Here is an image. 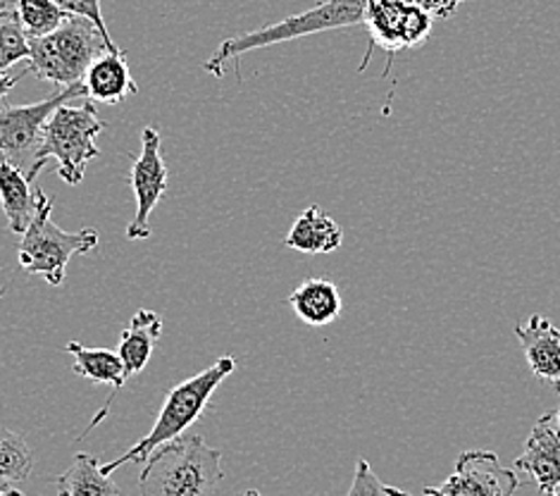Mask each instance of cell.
I'll list each match as a JSON object with an SVG mask.
<instances>
[{
    "label": "cell",
    "instance_id": "cell-1",
    "mask_svg": "<svg viewBox=\"0 0 560 496\" xmlns=\"http://www.w3.org/2000/svg\"><path fill=\"white\" fill-rule=\"evenodd\" d=\"M234 368H236L234 356H222L203 372H198L194 378L172 387L165 396L163 408L158 413L153 430L145 437H141L137 445L119 455V459L103 463L101 473L110 477L117 468H122L125 463H145L155 449L184 437V432L189 430L198 418H201L203 411L210 404L212 394H215V389L230 378Z\"/></svg>",
    "mask_w": 560,
    "mask_h": 496
},
{
    "label": "cell",
    "instance_id": "cell-2",
    "mask_svg": "<svg viewBox=\"0 0 560 496\" xmlns=\"http://www.w3.org/2000/svg\"><path fill=\"white\" fill-rule=\"evenodd\" d=\"M222 453L203 437H179L160 447L145 461L141 496H215L222 482Z\"/></svg>",
    "mask_w": 560,
    "mask_h": 496
},
{
    "label": "cell",
    "instance_id": "cell-3",
    "mask_svg": "<svg viewBox=\"0 0 560 496\" xmlns=\"http://www.w3.org/2000/svg\"><path fill=\"white\" fill-rule=\"evenodd\" d=\"M103 129L105 123L89 99L79 105L62 103L44 125L42 141H38L26 180L34 182L48 160H56L58 174L65 184H82L86 165L101 153L96 139Z\"/></svg>",
    "mask_w": 560,
    "mask_h": 496
},
{
    "label": "cell",
    "instance_id": "cell-4",
    "mask_svg": "<svg viewBox=\"0 0 560 496\" xmlns=\"http://www.w3.org/2000/svg\"><path fill=\"white\" fill-rule=\"evenodd\" d=\"M105 50L119 48L117 44L108 42L98 32V26L86 18L70 15L56 32L32 38L24 74L50 82L56 89L82 84L91 62L103 56Z\"/></svg>",
    "mask_w": 560,
    "mask_h": 496
},
{
    "label": "cell",
    "instance_id": "cell-5",
    "mask_svg": "<svg viewBox=\"0 0 560 496\" xmlns=\"http://www.w3.org/2000/svg\"><path fill=\"white\" fill-rule=\"evenodd\" d=\"M365 5H368V0H323V3L301 12V15H293L282 22L268 24L258 32H248V34H238L234 38H226V42H222L215 48V53H212V56L203 62V70L212 77H224V65L230 60H238L250 50L293 42V38H301L308 34H319V32L343 30V26L363 24Z\"/></svg>",
    "mask_w": 560,
    "mask_h": 496
},
{
    "label": "cell",
    "instance_id": "cell-6",
    "mask_svg": "<svg viewBox=\"0 0 560 496\" xmlns=\"http://www.w3.org/2000/svg\"><path fill=\"white\" fill-rule=\"evenodd\" d=\"M50 198L36 212L32 224L22 234L18 261L26 275L44 277L50 287H60L68 275V263L72 256H84L98 249V232L84 227L79 232H65L50 220Z\"/></svg>",
    "mask_w": 560,
    "mask_h": 496
},
{
    "label": "cell",
    "instance_id": "cell-7",
    "mask_svg": "<svg viewBox=\"0 0 560 496\" xmlns=\"http://www.w3.org/2000/svg\"><path fill=\"white\" fill-rule=\"evenodd\" d=\"M434 18L422 5L412 0H368L363 12V24L370 36L365 58L360 62V72L365 70L372 53L377 48L386 56L418 48L432 34Z\"/></svg>",
    "mask_w": 560,
    "mask_h": 496
},
{
    "label": "cell",
    "instance_id": "cell-8",
    "mask_svg": "<svg viewBox=\"0 0 560 496\" xmlns=\"http://www.w3.org/2000/svg\"><path fill=\"white\" fill-rule=\"evenodd\" d=\"M74 96H84L82 84L56 89L48 99L38 103L0 105V155L24 170V174L30 172L48 117Z\"/></svg>",
    "mask_w": 560,
    "mask_h": 496
},
{
    "label": "cell",
    "instance_id": "cell-9",
    "mask_svg": "<svg viewBox=\"0 0 560 496\" xmlns=\"http://www.w3.org/2000/svg\"><path fill=\"white\" fill-rule=\"evenodd\" d=\"M523 485L517 473L503 468L493 451H465L444 485L427 487L424 496H513Z\"/></svg>",
    "mask_w": 560,
    "mask_h": 496
},
{
    "label": "cell",
    "instance_id": "cell-10",
    "mask_svg": "<svg viewBox=\"0 0 560 496\" xmlns=\"http://www.w3.org/2000/svg\"><path fill=\"white\" fill-rule=\"evenodd\" d=\"M170 170L160 153V131L145 127L141 134V153L131 165V192L137 196L135 220L127 227V239H149L151 237V212L167 192Z\"/></svg>",
    "mask_w": 560,
    "mask_h": 496
},
{
    "label": "cell",
    "instance_id": "cell-11",
    "mask_svg": "<svg viewBox=\"0 0 560 496\" xmlns=\"http://www.w3.org/2000/svg\"><path fill=\"white\" fill-rule=\"evenodd\" d=\"M515 471L527 473L541 494L560 487V427L546 413L529 432L525 451L515 459Z\"/></svg>",
    "mask_w": 560,
    "mask_h": 496
},
{
    "label": "cell",
    "instance_id": "cell-12",
    "mask_svg": "<svg viewBox=\"0 0 560 496\" xmlns=\"http://www.w3.org/2000/svg\"><path fill=\"white\" fill-rule=\"evenodd\" d=\"M515 334L523 346L532 374L544 384L558 389L560 384V330L544 315H532Z\"/></svg>",
    "mask_w": 560,
    "mask_h": 496
},
{
    "label": "cell",
    "instance_id": "cell-13",
    "mask_svg": "<svg viewBox=\"0 0 560 496\" xmlns=\"http://www.w3.org/2000/svg\"><path fill=\"white\" fill-rule=\"evenodd\" d=\"M82 86L84 99L105 105L122 103L139 91L122 50H105L103 56L93 60L82 79Z\"/></svg>",
    "mask_w": 560,
    "mask_h": 496
},
{
    "label": "cell",
    "instance_id": "cell-14",
    "mask_svg": "<svg viewBox=\"0 0 560 496\" xmlns=\"http://www.w3.org/2000/svg\"><path fill=\"white\" fill-rule=\"evenodd\" d=\"M46 200L48 196L26 180L24 170L0 158V204H3L10 232L24 234Z\"/></svg>",
    "mask_w": 560,
    "mask_h": 496
},
{
    "label": "cell",
    "instance_id": "cell-15",
    "mask_svg": "<svg viewBox=\"0 0 560 496\" xmlns=\"http://www.w3.org/2000/svg\"><path fill=\"white\" fill-rule=\"evenodd\" d=\"M65 351L74 356L72 370L79 374V378H86L93 384H110L113 387L110 399L105 401V406L101 408V413H96V418H93L91 425H89V430H93V427H96L105 418V413L110 411V404H113L117 389H122L125 382H127L125 364H122V358H119L115 351H108V348H89V346L79 344V342L65 344ZM89 430L82 437H86Z\"/></svg>",
    "mask_w": 560,
    "mask_h": 496
},
{
    "label": "cell",
    "instance_id": "cell-16",
    "mask_svg": "<svg viewBox=\"0 0 560 496\" xmlns=\"http://www.w3.org/2000/svg\"><path fill=\"white\" fill-rule=\"evenodd\" d=\"M291 251L319 256V253H335L343 244V230L339 222L327 216L319 206L305 208L284 239Z\"/></svg>",
    "mask_w": 560,
    "mask_h": 496
},
{
    "label": "cell",
    "instance_id": "cell-17",
    "mask_svg": "<svg viewBox=\"0 0 560 496\" xmlns=\"http://www.w3.org/2000/svg\"><path fill=\"white\" fill-rule=\"evenodd\" d=\"M287 301L291 305V311L311 327H325L329 323H335L343 308L341 293L335 281L323 277L301 281V285L289 293Z\"/></svg>",
    "mask_w": 560,
    "mask_h": 496
},
{
    "label": "cell",
    "instance_id": "cell-18",
    "mask_svg": "<svg viewBox=\"0 0 560 496\" xmlns=\"http://www.w3.org/2000/svg\"><path fill=\"white\" fill-rule=\"evenodd\" d=\"M160 334H163V318L149 308H141L137 315L131 318L127 330L119 334V351L117 356L122 358L127 380L139 374L155 351L160 342Z\"/></svg>",
    "mask_w": 560,
    "mask_h": 496
},
{
    "label": "cell",
    "instance_id": "cell-19",
    "mask_svg": "<svg viewBox=\"0 0 560 496\" xmlns=\"http://www.w3.org/2000/svg\"><path fill=\"white\" fill-rule=\"evenodd\" d=\"M58 496H119L115 482L101 473L98 461L89 453H77L74 463L56 477Z\"/></svg>",
    "mask_w": 560,
    "mask_h": 496
},
{
    "label": "cell",
    "instance_id": "cell-20",
    "mask_svg": "<svg viewBox=\"0 0 560 496\" xmlns=\"http://www.w3.org/2000/svg\"><path fill=\"white\" fill-rule=\"evenodd\" d=\"M34 473V453L22 435L0 430V487L30 480Z\"/></svg>",
    "mask_w": 560,
    "mask_h": 496
},
{
    "label": "cell",
    "instance_id": "cell-21",
    "mask_svg": "<svg viewBox=\"0 0 560 496\" xmlns=\"http://www.w3.org/2000/svg\"><path fill=\"white\" fill-rule=\"evenodd\" d=\"M15 15L22 24L26 38H42L50 32H56L58 26L68 20L70 15L62 8H58L52 0H15Z\"/></svg>",
    "mask_w": 560,
    "mask_h": 496
},
{
    "label": "cell",
    "instance_id": "cell-22",
    "mask_svg": "<svg viewBox=\"0 0 560 496\" xmlns=\"http://www.w3.org/2000/svg\"><path fill=\"white\" fill-rule=\"evenodd\" d=\"M30 58V38H26L15 10L0 12V72Z\"/></svg>",
    "mask_w": 560,
    "mask_h": 496
},
{
    "label": "cell",
    "instance_id": "cell-23",
    "mask_svg": "<svg viewBox=\"0 0 560 496\" xmlns=\"http://www.w3.org/2000/svg\"><path fill=\"white\" fill-rule=\"evenodd\" d=\"M346 496H410L408 492L398 489V487H389L372 473V468L365 459H360L355 463V475H353V485Z\"/></svg>",
    "mask_w": 560,
    "mask_h": 496
},
{
    "label": "cell",
    "instance_id": "cell-24",
    "mask_svg": "<svg viewBox=\"0 0 560 496\" xmlns=\"http://www.w3.org/2000/svg\"><path fill=\"white\" fill-rule=\"evenodd\" d=\"M58 8H62L68 15H77V18H86L89 22H93L98 26V32L113 42V36L108 32V26H105L103 20V10H101V0H52ZM115 44V42H113Z\"/></svg>",
    "mask_w": 560,
    "mask_h": 496
},
{
    "label": "cell",
    "instance_id": "cell-25",
    "mask_svg": "<svg viewBox=\"0 0 560 496\" xmlns=\"http://www.w3.org/2000/svg\"><path fill=\"white\" fill-rule=\"evenodd\" d=\"M412 3L422 5L434 20H448L465 0H412Z\"/></svg>",
    "mask_w": 560,
    "mask_h": 496
},
{
    "label": "cell",
    "instance_id": "cell-26",
    "mask_svg": "<svg viewBox=\"0 0 560 496\" xmlns=\"http://www.w3.org/2000/svg\"><path fill=\"white\" fill-rule=\"evenodd\" d=\"M20 82L18 74H10V72H0V99H8V93L15 89V84Z\"/></svg>",
    "mask_w": 560,
    "mask_h": 496
},
{
    "label": "cell",
    "instance_id": "cell-27",
    "mask_svg": "<svg viewBox=\"0 0 560 496\" xmlns=\"http://www.w3.org/2000/svg\"><path fill=\"white\" fill-rule=\"evenodd\" d=\"M0 496H24V494L15 487H0Z\"/></svg>",
    "mask_w": 560,
    "mask_h": 496
},
{
    "label": "cell",
    "instance_id": "cell-28",
    "mask_svg": "<svg viewBox=\"0 0 560 496\" xmlns=\"http://www.w3.org/2000/svg\"><path fill=\"white\" fill-rule=\"evenodd\" d=\"M12 5H15V0H0V12H3V10H10Z\"/></svg>",
    "mask_w": 560,
    "mask_h": 496
},
{
    "label": "cell",
    "instance_id": "cell-29",
    "mask_svg": "<svg viewBox=\"0 0 560 496\" xmlns=\"http://www.w3.org/2000/svg\"><path fill=\"white\" fill-rule=\"evenodd\" d=\"M558 396H560V384H558ZM553 420H556V425L560 427V408L553 413Z\"/></svg>",
    "mask_w": 560,
    "mask_h": 496
},
{
    "label": "cell",
    "instance_id": "cell-30",
    "mask_svg": "<svg viewBox=\"0 0 560 496\" xmlns=\"http://www.w3.org/2000/svg\"><path fill=\"white\" fill-rule=\"evenodd\" d=\"M238 496H260L256 489H248V492H242Z\"/></svg>",
    "mask_w": 560,
    "mask_h": 496
},
{
    "label": "cell",
    "instance_id": "cell-31",
    "mask_svg": "<svg viewBox=\"0 0 560 496\" xmlns=\"http://www.w3.org/2000/svg\"><path fill=\"white\" fill-rule=\"evenodd\" d=\"M541 496H560V487L553 489V492H546V494H541Z\"/></svg>",
    "mask_w": 560,
    "mask_h": 496
},
{
    "label": "cell",
    "instance_id": "cell-32",
    "mask_svg": "<svg viewBox=\"0 0 560 496\" xmlns=\"http://www.w3.org/2000/svg\"><path fill=\"white\" fill-rule=\"evenodd\" d=\"M3 293H5V291H3V289H0V299H3Z\"/></svg>",
    "mask_w": 560,
    "mask_h": 496
}]
</instances>
